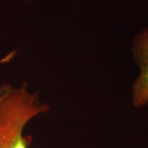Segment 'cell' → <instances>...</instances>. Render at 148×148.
<instances>
[{
    "label": "cell",
    "mask_w": 148,
    "mask_h": 148,
    "mask_svg": "<svg viewBox=\"0 0 148 148\" xmlns=\"http://www.w3.org/2000/svg\"><path fill=\"white\" fill-rule=\"evenodd\" d=\"M49 110L40 102L38 92H31L24 82L11 88L0 102V148H29L32 137L23 135L24 127L38 114Z\"/></svg>",
    "instance_id": "obj_1"
},
{
    "label": "cell",
    "mask_w": 148,
    "mask_h": 148,
    "mask_svg": "<svg viewBox=\"0 0 148 148\" xmlns=\"http://www.w3.org/2000/svg\"><path fill=\"white\" fill-rule=\"evenodd\" d=\"M131 51L133 59L140 70L139 75L132 84V104L136 108H140L148 103V27L136 35Z\"/></svg>",
    "instance_id": "obj_2"
},
{
    "label": "cell",
    "mask_w": 148,
    "mask_h": 148,
    "mask_svg": "<svg viewBox=\"0 0 148 148\" xmlns=\"http://www.w3.org/2000/svg\"><path fill=\"white\" fill-rule=\"evenodd\" d=\"M12 86L8 84H4L0 86V102L3 99V97L7 95L9 90L11 89Z\"/></svg>",
    "instance_id": "obj_3"
},
{
    "label": "cell",
    "mask_w": 148,
    "mask_h": 148,
    "mask_svg": "<svg viewBox=\"0 0 148 148\" xmlns=\"http://www.w3.org/2000/svg\"><path fill=\"white\" fill-rule=\"evenodd\" d=\"M23 1H34V0H23Z\"/></svg>",
    "instance_id": "obj_4"
}]
</instances>
